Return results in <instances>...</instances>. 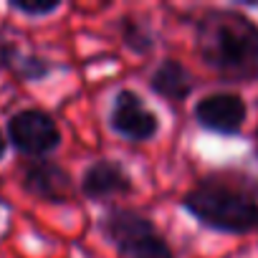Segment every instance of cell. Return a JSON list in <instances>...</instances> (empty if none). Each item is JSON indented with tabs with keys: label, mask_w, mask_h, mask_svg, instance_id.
<instances>
[{
	"label": "cell",
	"mask_w": 258,
	"mask_h": 258,
	"mask_svg": "<svg viewBox=\"0 0 258 258\" xmlns=\"http://www.w3.org/2000/svg\"><path fill=\"white\" fill-rule=\"evenodd\" d=\"M203 61L230 81L258 79V26L233 11H210L198 23Z\"/></svg>",
	"instance_id": "1"
},
{
	"label": "cell",
	"mask_w": 258,
	"mask_h": 258,
	"mask_svg": "<svg viewBox=\"0 0 258 258\" xmlns=\"http://www.w3.org/2000/svg\"><path fill=\"white\" fill-rule=\"evenodd\" d=\"M129 190H132V177L126 175V170L121 165H116L111 160L94 162L81 177V192L91 200L124 195Z\"/></svg>",
	"instance_id": "7"
},
{
	"label": "cell",
	"mask_w": 258,
	"mask_h": 258,
	"mask_svg": "<svg viewBox=\"0 0 258 258\" xmlns=\"http://www.w3.org/2000/svg\"><path fill=\"white\" fill-rule=\"evenodd\" d=\"M121 253L129 255V258H172L170 245H167L157 233H147V235H142V238L135 240L132 245H126Z\"/></svg>",
	"instance_id": "10"
},
{
	"label": "cell",
	"mask_w": 258,
	"mask_h": 258,
	"mask_svg": "<svg viewBox=\"0 0 258 258\" xmlns=\"http://www.w3.org/2000/svg\"><path fill=\"white\" fill-rule=\"evenodd\" d=\"M23 187L43 203H66L74 192L71 175L51 160L31 162L23 172Z\"/></svg>",
	"instance_id": "6"
},
{
	"label": "cell",
	"mask_w": 258,
	"mask_h": 258,
	"mask_svg": "<svg viewBox=\"0 0 258 258\" xmlns=\"http://www.w3.org/2000/svg\"><path fill=\"white\" fill-rule=\"evenodd\" d=\"M11 8L16 13H23L28 18H43V16H51L61 8L58 0H46V3H26V0H11Z\"/></svg>",
	"instance_id": "12"
},
{
	"label": "cell",
	"mask_w": 258,
	"mask_h": 258,
	"mask_svg": "<svg viewBox=\"0 0 258 258\" xmlns=\"http://www.w3.org/2000/svg\"><path fill=\"white\" fill-rule=\"evenodd\" d=\"M18 48H16V43H11L6 36H3V31H0V69H13V63L18 61Z\"/></svg>",
	"instance_id": "13"
},
{
	"label": "cell",
	"mask_w": 258,
	"mask_h": 258,
	"mask_svg": "<svg viewBox=\"0 0 258 258\" xmlns=\"http://www.w3.org/2000/svg\"><path fill=\"white\" fill-rule=\"evenodd\" d=\"M13 71L23 81H38L51 71V63L41 56H18V61L13 63Z\"/></svg>",
	"instance_id": "11"
},
{
	"label": "cell",
	"mask_w": 258,
	"mask_h": 258,
	"mask_svg": "<svg viewBox=\"0 0 258 258\" xmlns=\"http://www.w3.org/2000/svg\"><path fill=\"white\" fill-rule=\"evenodd\" d=\"M104 233L111 243L119 245V250H124L126 245H132L135 240H140L147 233H155L152 223L147 218H140L137 213L129 210H119L104 218Z\"/></svg>",
	"instance_id": "8"
},
{
	"label": "cell",
	"mask_w": 258,
	"mask_h": 258,
	"mask_svg": "<svg viewBox=\"0 0 258 258\" xmlns=\"http://www.w3.org/2000/svg\"><path fill=\"white\" fill-rule=\"evenodd\" d=\"M111 126L132 142H147L157 135V116L135 91H119L111 106Z\"/></svg>",
	"instance_id": "4"
},
{
	"label": "cell",
	"mask_w": 258,
	"mask_h": 258,
	"mask_svg": "<svg viewBox=\"0 0 258 258\" xmlns=\"http://www.w3.org/2000/svg\"><path fill=\"white\" fill-rule=\"evenodd\" d=\"M6 152H8V137H6L3 132H0V160L6 157Z\"/></svg>",
	"instance_id": "14"
},
{
	"label": "cell",
	"mask_w": 258,
	"mask_h": 258,
	"mask_svg": "<svg viewBox=\"0 0 258 258\" xmlns=\"http://www.w3.org/2000/svg\"><path fill=\"white\" fill-rule=\"evenodd\" d=\"M8 142L28 157H43L61 145L53 116L43 109H21L8 119Z\"/></svg>",
	"instance_id": "3"
},
{
	"label": "cell",
	"mask_w": 258,
	"mask_h": 258,
	"mask_svg": "<svg viewBox=\"0 0 258 258\" xmlns=\"http://www.w3.org/2000/svg\"><path fill=\"white\" fill-rule=\"evenodd\" d=\"M152 91L170 101H182L192 91V76L180 61H165L155 74H152Z\"/></svg>",
	"instance_id": "9"
},
{
	"label": "cell",
	"mask_w": 258,
	"mask_h": 258,
	"mask_svg": "<svg viewBox=\"0 0 258 258\" xmlns=\"http://www.w3.org/2000/svg\"><path fill=\"white\" fill-rule=\"evenodd\" d=\"M245 101L235 94H210L195 106V119L200 126L220 135H235L245 121Z\"/></svg>",
	"instance_id": "5"
},
{
	"label": "cell",
	"mask_w": 258,
	"mask_h": 258,
	"mask_svg": "<svg viewBox=\"0 0 258 258\" xmlns=\"http://www.w3.org/2000/svg\"><path fill=\"white\" fill-rule=\"evenodd\" d=\"M182 208L203 225L223 233H248L258 228V205L223 185H198L185 195Z\"/></svg>",
	"instance_id": "2"
}]
</instances>
